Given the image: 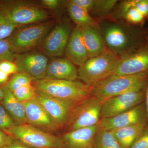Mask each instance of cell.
<instances>
[{"label":"cell","mask_w":148,"mask_h":148,"mask_svg":"<svg viewBox=\"0 0 148 148\" xmlns=\"http://www.w3.org/2000/svg\"><path fill=\"white\" fill-rule=\"evenodd\" d=\"M99 25L106 47L116 55H125L142 47L141 35L128 25L115 21H102Z\"/></svg>","instance_id":"cell-1"},{"label":"cell","mask_w":148,"mask_h":148,"mask_svg":"<svg viewBox=\"0 0 148 148\" xmlns=\"http://www.w3.org/2000/svg\"><path fill=\"white\" fill-rule=\"evenodd\" d=\"M148 77V72L106 77L91 86L90 95L105 101L132 90H143L147 85Z\"/></svg>","instance_id":"cell-2"},{"label":"cell","mask_w":148,"mask_h":148,"mask_svg":"<svg viewBox=\"0 0 148 148\" xmlns=\"http://www.w3.org/2000/svg\"><path fill=\"white\" fill-rule=\"evenodd\" d=\"M36 90L45 95L76 104L90 96L91 87L77 81L45 78L35 81Z\"/></svg>","instance_id":"cell-3"},{"label":"cell","mask_w":148,"mask_h":148,"mask_svg":"<svg viewBox=\"0 0 148 148\" xmlns=\"http://www.w3.org/2000/svg\"><path fill=\"white\" fill-rule=\"evenodd\" d=\"M53 21L40 22L17 27L7 38L14 54L28 52L42 44L54 26Z\"/></svg>","instance_id":"cell-4"},{"label":"cell","mask_w":148,"mask_h":148,"mask_svg":"<svg viewBox=\"0 0 148 148\" xmlns=\"http://www.w3.org/2000/svg\"><path fill=\"white\" fill-rule=\"evenodd\" d=\"M0 7L18 27L42 22L51 16L46 11L27 1L2 0Z\"/></svg>","instance_id":"cell-5"},{"label":"cell","mask_w":148,"mask_h":148,"mask_svg":"<svg viewBox=\"0 0 148 148\" xmlns=\"http://www.w3.org/2000/svg\"><path fill=\"white\" fill-rule=\"evenodd\" d=\"M120 56L107 50L101 55L88 58L78 69V76L84 84L92 86L107 76L114 69Z\"/></svg>","instance_id":"cell-6"},{"label":"cell","mask_w":148,"mask_h":148,"mask_svg":"<svg viewBox=\"0 0 148 148\" xmlns=\"http://www.w3.org/2000/svg\"><path fill=\"white\" fill-rule=\"evenodd\" d=\"M14 140L32 148H62L61 137L26 123L15 125L6 132Z\"/></svg>","instance_id":"cell-7"},{"label":"cell","mask_w":148,"mask_h":148,"mask_svg":"<svg viewBox=\"0 0 148 148\" xmlns=\"http://www.w3.org/2000/svg\"><path fill=\"white\" fill-rule=\"evenodd\" d=\"M104 101L90 96L76 104L67 123L68 131L98 124Z\"/></svg>","instance_id":"cell-8"},{"label":"cell","mask_w":148,"mask_h":148,"mask_svg":"<svg viewBox=\"0 0 148 148\" xmlns=\"http://www.w3.org/2000/svg\"><path fill=\"white\" fill-rule=\"evenodd\" d=\"M14 62L18 72L24 73L37 81L45 78L48 59L44 53L36 51L14 54Z\"/></svg>","instance_id":"cell-9"},{"label":"cell","mask_w":148,"mask_h":148,"mask_svg":"<svg viewBox=\"0 0 148 148\" xmlns=\"http://www.w3.org/2000/svg\"><path fill=\"white\" fill-rule=\"evenodd\" d=\"M147 72H148V48L141 47L137 50L120 56L114 69L106 77L133 75Z\"/></svg>","instance_id":"cell-10"},{"label":"cell","mask_w":148,"mask_h":148,"mask_svg":"<svg viewBox=\"0 0 148 148\" xmlns=\"http://www.w3.org/2000/svg\"><path fill=\"white\" fill-rule=\"evenodd\" d=\"M144 89L132 90L104 101L101 112V119L111 117L129 110L138 106L144 99Z\"/></svg>","instance_id":"cell-11"},{"label":"cell","mask_w":148,"mask_h":148,"mask_svg":"<svg viewBox=\"0 0 148 148\" xmlns=\"http://www.w3.org/2000/svg\"><path fill=\"white\" fill-rule=\"evenodd\" d=\"M71 33V25L69 22L62 21L56 24L41 44L43 53L53 57L64 55Z\"/></svg>","instance_id":"cell-12"},{"label":"cell","mask_w":148,"mask_h":148,"mask_svg":"<svg viewBox=\"0 0 148 148\" xmlns=\"http://www.w3.org/2000/svg\"><path fill=\"white\" fill-rule=\"evenodd\" d=\"M145 108L138 105L129 110L111 117L101 119L98 123V131H112L135 125L145 123Z\"/></svg>","instance_id":"cell-13"},{"label":"cell","mask_w":148,"mask_h":148,"mask_svg":"<svg viewBox=\"0 0 148 148\" xmlns=\"http://www.w3.org/2000/svg\"><path fill=\"white\" fill-rule=\"evenodd\" d=\"M35 98L53 120L58 128L67 125L75 104L51 97L36 90Z\"/></svg>","instance_id":"cell-14"},{"label":"cell","mask_w":148,"mask_h":148,"mask_svg":"<svg viewBox=\"0 0 148 148\" xmlns=\"http://www.w3.org/2000/svg\"><path fill=\"white\" fill-rule=\"evenodd\" d=\"M23 103L28 124L50 133L59 130L57 125L35 97Z\"/></svg>","instance_id":"cell-15"},{"label":"cell","mask_w":148,"mask_h":148,"mask_svg":"<svg viewBox=\"0 0 148 148\" xmlns=\"http://www.w3.org/2000/svg\"><path fill=\"white\" fill-rule=\"evenodd\" d=\"M98 124L68 131L61 137L62 148H94L93 141Z\"/></svg>","instance_id":"cell-16"},{"label":"cell","mask_w":148,"mask_h":148,"mask_svg":"<svg viewBox=\"0 0 148 148\" xmlns=\"http://www.w3.org/2000/svg\"><path fill=\"white\" fill-rule=\"evenodd\" d=\"M64 54L66 58L79 67L89 58L79 26L76 25L71 32Z\"/></svg>","instance_id":"cell-17"},{"label":"cell","mask_w":148,"mask_h":148,"mask_svg":"<svg viewBox=\"0 0 148 148\" xmlns=\"http://www.w3.org/2000/svg\"><path fill=\"white\" fill-rule=\"evenodd\" d=\"M47 78L76 81L78 78V70L67 58H53L48 64Z\"/></svg>","instance_id":"cell-18"},{"label":"cell","mask_w":148,"mask_h":148,"mask_svg":"<svg viewBox=\"0 0 148 148\" xmlns=\"http://www.w3.org/2000/svg\"><path fill=\"white\" fill-rule=\"evenodd\" d=\"M81 29L89 58L101 55L108 49L100 29L87 26L81 27Z\"/></svg>","instance_id":"cell-19"},{"label":"cell","mask_w":148,"mask_h":148,"mask_svg":"<svg viewBox=\"0 0 148 148\" xmlns=\"http://www.w3.org/2000/svg\"><path fill=\"white\" fill-rule=\"evenodd\" d=\"M4 96L1 103L16 125L27 123L24 103L18 101L5 85L3 86Z\"/></svg>","instance_id":"cell-20"},{"label":"cell","mask_w":148,"mask_h":148,"mask_svg":"<svg viewBox=\"0 0 148 148\" xmlns=\"http://www.w3.org/2000/svg\"><path fill=\"white\" fill-rule=\"evenodd\" d=\"M145 130V123H143L122 127L111 131L122 148H130Z\"/></svg>","instance_id":"cell-21"},{"label":"cell","mask_w":148,"mask_h":148,"mask_svg":"<svg viewBox=\"0 0 148 148\" xmlns=\"http://www.w3.org/2000/svg\"><path fill=\"white\" fill-rule=\"evenodd\" d=\"M66 7L69 16L77 26L81 27H91L100 29V25L90 15L89 12L80 7L72 2H66Z\"/></svg>","instance_id":"cell-22"},{"label":"cell","mask_w":148,"mask_h":148,"mask_svg":"<svg viewBox=\"0 0 148 148\" xmlns=\"http://www.w3.org/2000/svg\"><path fill=\"white\" fill-rule=\"evenodd\" d=\"M94 148H122L111 131L102 130L96 133L93 141Z\"/></svg>","instance_id":"cell-23"},{"label":"cell","mask_w":148,"mask_h":148,"mask_svg":"<svg viewBox=\"0 0 148 148\" xmlns=\"http://www.w3.org/2000/svg\"><path fill=\"white\" fill-rule=\"evenodd\" d=\"M18 27L0 7V39L8 38Z\"/></svg>","instance_id":"cell-24"},{"label":"cell","mask_w":148,"mask_h":148,"mask_svg":"<svg viewBox=\"0 0 148 148\" xmlns=\"http://www.w3.org/2000/svg\"><path fill=\"white\" fill-rule=\"evenodd\" d=\"M118 2L116 0H94L92 13L99 17H103L108 14Z\"/></svg>","instance_id":"cell-25"},{"label":"cell","mask_w":148,"mask_h":148,"mask_svg":"<svg viewBox=\"0 0 148 148\" xmlns=\"http://www.w3.org/2000/svg\"><path fill=\"white\" fill-rule=\"evenodd\" d=\"M33 81L32 78L27 74L21 72H17L14 74L5 85L11 91L13 92L19 88L32 84Z\"/></svg>","instance_id":"cell-26"},{"label":"cell","mask_w":148,"mask_h":148,"mask_svg":"<svg viewBox=\"0 0 148 148\" xmlns=\"http://www.w3.org/2000/svg\"><path fill=\"white\" fill-rule=\"evenodd\" d=\"M14 96L22 103L32 100L36 97V90L32 84L19 88L13 92Z\"/></svg>","instance_id":"cell-27"},{"label":"cell","mask_w":148,"mask_h":148,"mask_svg":"<svg viewBox=\"0 0 148 148\" xmlns=\"http://www.w3.org/2000/svg\"><path fill=\"white\" fill-rule=\"evenodd\" d=\"M15 125L13 120L0 103V129L6 132Z\"/></svg>","instance_id":"cell-28"},{"label":"cell","mask_w":148,"mask_h":148,"mask_svg":"<svg viewBox=\"0 0 148 148\" xmlns=\"http://www.w3.org/2000/svg\"><path fill=\"white\" fill-rule=\"evenodd\" d=\"M127 23L131 24H141L144 21L145 17L135 8L129 9L122 16Z\"/></svg>","instance_id":"cell-29"},{"label":"cell","mask_w":148,"mask_h":148,"mask_svg":"<svg viewBox=\"0 0 148 148\" xmlns=\"http://www.w3.org/2000/svg\"><path fill=\"white\" fill-rule=\"evenodd\" d=\"M14 54L11 50L7 39H0V62L6 60L14 62Z\"/></svg>","instance_id":"cell-30"},{"label":"cell","mask_w":148,"mask_h":148,"mask_svg":"<svg viewBox=\"0 0 148 148\" xmlns=\"http://www.w3.org/2000/svg\"><path fill=\"white\" fill-rule=\"evenodd\" d=\"M0 71L9 76L17 73L18 69L13 61L6 60L0 62Z\"/></svg>","instance_id":"cell-31"},{"label":"cell","mask_w":148,"mask_h":148,"mask_svg":"<svg viewBox=\"0 0 148 148\" xmlns=\"http://www.w3.org/2000/svg\"><path fill=\"white\" fill-rule=\"evenodd\" d=\"M130 148H148V130H145Z\"/></svg>","instance_id":"cell-32"},{"label":"cell","mask_w":148,"mask_h":148,"mask_svg":"<svg viewBox=\"0 0 148 148\" xmlns=\"http://www.w3.org/2000/svg\"><path fill=\"white\" fill-rule=\"evenodd\" d=\"M134 7L143 16L148 15V0H135Z\"/></svg>","instance_id":"cell-33"},{"label":"cell","mask_w":148,"mask_h":148,"mask_svg":"<svg viewBox=\"0 0 148 148\" xmlns=\"http://www.w3.org/2000/svg\"><path fill=\"white\" fill-rule=\"evenodd\" d=\"M13 140L10 135L0 129V148H5L10 145Z\"/></svg>","instance_id":"cell-34"},{"label":"cell","mask_w":148,"mask_h":148,"mask_svg":"<svg viewBox=\"0 0 148 148\" xmlns=\"http://www.w3.org/2000/svg\"><path fill=\"white\" fill-rule=\"evenodd\" d=\"M72 2L80 7L90 11L92 9L94 3V0H71Z\"/></svg>","instance_id":"cell-35"},{"label":"cell","mask_w":148,"mask_h":148,"mask_svg":"<svg viewBox=\"0 0 148 148\" xmlns=\"http://www.w3.org/2000/svg\"><path fill=\"white\" fill-rule=\"evenodd\" d=\"M40 3L46 8L55 10L60 7L63 1L60 0H42Z\"/></svg>","instance_id":"cell-36"},{"label":"cell","mask_w":148,"mask_h":148,"mask_svg":"<svg viewBox=\"0 0 148 148\" xmlns=\"http://www.w3.org/2000/svg\"><path fill=\"white\" fill-rule=\"evenodd\" d=\"M5 148H32L20 141L14 139L13 142Z\"/></svg>","instance_id":"cell-37"},{"label":"cell","mask_w":148,"mask_h":148,"mask_svg":"<svg viewBox=\"0 0 148 148\" xmlns=\"http://www.w3.org/2000/svg\"><path fill=\"white\" fill-rule=\"evenodd\" d=\"M9 75L0 71V85H5L8 81Z\"/></svg>","instance_id":"cell-38"},{"label":"cell","mask_w":148,"mask_h":148,"mask_svg":"<svg viewBox=\"0 0 148 148\" xmlns=\"http://www.w3.org/2000/svg\"><path fill=\"white\" fill-rule=\"evenodd\" d=\"M146 89L145 94L146 98V111L147 113V116L148 117V83L146 85Z\"/></svg>","instance_id":"cell-39"},{"label":"cell","mask_w":148,"mask_h":148,"mask_svg":"<svg viewBox=\"0 0 148 148\" xmlns=\"http://www.w3.org/2000/svg\"><path fill=\"white\" fill-rule=\"evenodd\" d=\"M4 96V91L3 90V86H0V103L2 100Z\"/></svg>","instance_id":"cell-40"},{"label":"cell","mask_w":148,"mask_h":148,"mask_svg":"<svg viewBox=\"0 0 148 148\" xmlns=\"http://www.w3.org/2000/svg\"><path fill=\"white\" fill-rule=\"evenodd\" d=\"M147 42H148V40H147Z\"/></svg>","instance_id":"cell-41"}]
</instances>
